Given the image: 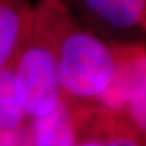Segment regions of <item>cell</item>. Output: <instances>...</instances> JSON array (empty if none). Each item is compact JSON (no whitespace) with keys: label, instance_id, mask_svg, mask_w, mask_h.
I'll return each mask as SVG.
<instances>
[{"label":"cell","instance_id":"8992f818","mask_svg":"<svg viewBox=\"0 0 146 146\" xmlns=\"http://www.w3.org/2000/svg\"><path fill=\"white\" fill-rule=\"evenodd\" d=\"M34 146H76L77 105L61 95L56 106L31 120Z\"/></svg>","mask_w":146,"mask_h":146},{"label":"cell","instance_id":"277c9868","mask_svg":"<svg viewBox=\"0 0 146 146\" xmlns=\"http://www.w3.org/2000/svg\"><path fill=\"white\" fill-rule=\"evenodd\" d=\"M115 54L110 86L92 104L121 113L132 93L146 81V44L140 40L108 41Z\"/></svg>","mask_w":146,"mask_h":146},{"label":"cell","instance_id":"7a4b0ae2","mask_svg":"<svg viewBox=\"0 0 146 146\" xmlns=\"http://www.w3.org/2000/svg\"><path fill=\"white\" fill-rule=\"evenodd\" d=\"M115 54L108 41L79 25L64 5L56 35V74L61 94L92 104L110 86Z\"/></svg>","mask_w":146,"mask_h":146},{"label":"cell","instance_id":"52a82bcc","mask_svg":"<svg viewBox=\"0 0 146 146\" xmlns=\"http://www.w3.org/2000/svg\"><path fill=\"white\" fill-rule=\"evenodd\" d=\"M34 21V14L27 20L17 5L0 0V69L14 62L26 39Z\"/></svg>","mask_w":146,"mask_h":146},{"label":"cell","instance_id":"9c48e42d","mask_svg":"<svg viewBox=\"0 0 146 146\" xmlns=\"http://www.w3.org/2000/svg\"><path fill=\"white\" fill-rule=\"evenodd\" d=\"M121 114L143 146H146V81L132 93Z\"/></svg>","mask_w":146,"mask_h":146},{"label":"cell","instance_id":"3957f363","mask_svg":"<svg viewBox=\"0 0 146 146\" xmlns=\"http://www.w3.org/2000/svg\"><path fill=\"white\" fill-rule=\"evenodd\" d=\"M106 41L137 40L146 35V0H61Z\"/></svg>","mask_w":146,"mask_h":146},{"label":"cell","instance_id":"ba28073f","mask_svg":"<svg viewBox=\"0 0 146 146\" xmlns=\"http://www.w3.org/2000/svg\"><path fill=\"white\" fill-rule=\"evenodd\" d=\"M26 114L16 93L13 63L0 69V128L15 129L25 123Z\"/></svg>","mask_w":146,"mask_h":146},{"label":"cell","instance_id":"30bf717a","mask_svg":"<svg viewBox=\"0 0 146 146\" xmlns=\"http://www.w3.org/2000/svg\"><path fill=\"white\" fill-rule=\"evenodd\" d=\"M0 146H34L31 122L15 129L0 128Z\"/></svg>","mask_w":146,"mask_h":146},{"label":"cell","instance_id":"5b68a950","mask_svg":"<svg viewBox=\"0 0 146 146\" xmlns=\"http://www.w3.org/2000/svg\"><path fill=\"white\" fill-rule=\"evenodd\" d=\"M76 146H143L121 113L77 106Z\"/></svg>","mask_w":146,"mask_h":146},{"label":"cell","instance_id":"6da1fadb","mask_svg":"<svg viewBox=\"0 0 146 146\" xmlns=\"http://www.w3.org/2000/svg\"><path fill=\"white\" fill-rule=\"evenodd\" d=\"M63 9L61 0H44L13 62L16 93L31 118L50 113L62 95L56 74V35Z\"/></svg>","mask_w":146,"mask_h":146}]
</instances>
